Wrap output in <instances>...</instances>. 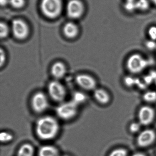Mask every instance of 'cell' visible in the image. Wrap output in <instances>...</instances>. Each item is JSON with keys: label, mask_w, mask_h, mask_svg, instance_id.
<instances>
[{"label": "cell", "mask_w": 156, "mask_h": 156, "mask_svg": "<svg viewBox=\"0 0 156 156\" xmlns=\"http://www.w3.org/2000/svg\"><path fill=\"white\" fill-rule=\"evenodd\" d=\"M146 46L147 49L150 50L156 49V41L150 39L146 43Z\"/></svg>", "instance_id": "4316f807"}, {"label": "cell", "mask_w": 156, "mask_h": 156, "mask_svg": "<svg viewBox=\"0 0 156 156\" xmlns=\"http://www.w3.org/2000/svg\"><path fill=\"white\" fill-rule=\"evenodd\" d=\"M84 12L83 4L79 0H70L67 5L68 16L72 19H77L81 16Z\"/></svg>", "instance_id": "9c48e42d"}, {"label": "cell", "mask_w": 156, "mask_h": 156, "mask_svg": "<svg viewBox=\"0 0 156 156\" xmlns=\"http://www.w3.org/2000/svg\"><path fill=\"white\" fill-rule=\"evenodd\" d=\"M125 8L129 12H132L136 9V0H126L125 4Z\"/></svg>", "instance_id": "7402d4cb"}, {"label": "cell", "mask_w": 156, "mask_h": 156, "mask_svg": "<svg viewBox=\"0 0 156 156\" xmlns=\"http://www.w3.org/2000/svg\"><path fill=\"white\" fill-rule=\"evenodd\" d=\"M35 131L37 135L42 140H51L55 138L59 132V123L53 116H43L36 122Z\"/></svg>", "instance_id": "6da1fadb"}, {"label": "cell", "mask_w": 156, "mask_h": 156, "mask_svg": "<svg viewBox=\"0 0 156 156\" xmlns=\"http://www.w3.org/2000/svg\"><path fill=\"white\" fill-rule=\"evenodd\" d=\"M78 105L72 101L62 102L56 109L58 116L63 119L68 120L74 118L78 113Z\"/></svg>", "instance_id": "277c9868"}, {"label": "cell", "mask_w": 156, "mask_h": 156, "mask_svg": "<svg viewBox=\"0 0 156 156\" xmlns=\"http://www.w3.org/2000/svg\"><path fill=\"white\" fill-rule=\"evenodd\" d=\"M151 1H152V2H153L156 5V0H151Z\"/></svg>", "instance_id": "1f68e13d"}, {"label": "cell", "mask_w": 156, "mask_h": 156, "mask_svg": "<svg viewBox=\"0 0 156 156\" xmlns=\"http://www.w3.org/2000/svg\"><path fill=\"white\" fill-rule=\"evenodd\" d=\"M40 8L42 13L47 17L56 18L62 11V2L61 0H42Z\"/></svg>", "instance_id": "7a4b0ae2"}, {"label": "cell", "mask_w": 156, "mask_h": 156, "mask_svg": "<svg viewBox=\"0 0 156 156\" xmlns=\"http://www.w3.org/2000/svg\"><path fill=\"white\" fill-rule=\"evenodd\" d=\"M64 35L69 38H74L78 34V28L74 23L69 22L67 23L63 27Z\"/></svg>", "instance_id": "5bb4252c"}, {"label": "cell", "mask_w": 156, "mask_h": 156, "mask_svg": "<svg viewBox=\"0 0 156 156\" xmlns=\"http://www.w3.org/2000/svg\"><path fill=\"white\" fill-rule=\"evenodd\" d=\"M136 82V81L135 79L132 77H127L125 79V83L129 86H132V85H133L134 84H135Z\"/></svg>", "instance_id": "f1b7e54d"}, {"label": "cell", "mask_w": 156, "mask_h": 156, "mask_svg": "<svg viewBox=\"0 0 156 156\" xmlns=\"http://www.w3.org/2000/svg\"><path fill=\"white\" fill-rule=\"evenodd\" d=\"M143 99L147 102L154 103L156 101V91H147L144 94Z\"/></svg>", "instance_id": "ac0fdd59"}, {"label": "cell", "mask_w": 156, "mask_h": 156, "mask_svg": "<svg viewBox=\"0 0 156 156\" xmlns=\"http://www.w3.org/2000/svg\"><path fill=\"white\" fill-rule=\"evenodd\" d=\"M155 138L154 132L151 129H146L140 133L137 138L138 145L141 147H147L153 143Z\"/></svg>", "instance_id": "8fae6325"}, {"label": "cell", "mask_w": 156, "mask_h": 156, "mask_svg": "<svg viewBox=\"0 0 156 156\" xmlns=\"http://www.w3.org/2000/svg\"><path fill=\"white\" fill-rule=\"evenodd\" d=\"M9 29L5 23H1L0 24V36L1 38H4L8 36Z\"/></svg>", "instance_id": "44dd1931"}, {"label": "cell", "mask_w": 156, "mask_h": 156, "mask_svg": "<svg viewBox=\"0 0 156 156\" xmlns=\"http://www.w3.org/2000/svg\"><path fill=\"white\" fill-rule=\"evenodd\" d=\"M49 105L48 99L45 94L38 92L34 94L31 100V105L34 111L40 113L45 111Z\"/></svg>", "instance_id": "8992f818"}, {"label": "cell", "mask_w": 156, "mask_h": 156, "mask_svg": "<svg viewBox=\"0 0 156 156\" xmlns=\"http://www.w3.org/2000/svg\"><path fill=\"white\" fill-rule=\"evenodd\" d=\"M136 9L144 11L148 9L149 6L148 0H137L136 1Z\"/></svg>", "instance_id": "d6986e66"}, {"label": "cell", "mask_w": 156, "mask_h": 156, "mask_svg": "<svg viewBox=\"0 0 156 156\" xmlns=\"http://www.w3.org/2000/svg\"><path fill=\"white\" fill-rule=\"evenodd\" d=\"M34 149L33 146L26 144L21 146L17 151L16 156H34Z\"/></svg>", "instance_id": "2e32d148"}, {"label": "cell", "mask_w": 156, "mask_h": 156, "mask_svg": "<svg viewBox=\"0 0 156 156\" xmlns=\"http://www.w3.org/2000/svg\"><path fill=\"white\" fill-rule=\"evenodd\" d=\"M9 3L13 7L15 8H20L24 6V0H9Z\"/></svg>", "instance_id": "603a6c76"}, {"label": "cell", "mask_w": 156, "mask_h": 156, "mask_svg": "<svg viewBox=\"0 0 156 156\" xmlns=\"http://www.w3.org/2000/svg\"><path fill=\"white\" fill-rule=\"evenodd\" d=\"M51 73L56 80H60L65 76L67 73L66 66L61 62L54 63L51 69Z\"/></svg>", "instance_id": "7c38bea8"}, {"label": "cell", "mask_w": 156, "mask_h": 156, "mask_svg": "<svg viewBox=\"0 0 156 156\" xmlns=\"http://www.w3.org/2000/svg\"><path fill=\"white\" fill-rule=\"evenodd\" d=\"M109 156H127V152L124 149H115L111 152Z\"/></svg>", "instance_id": "cb8c5ba5"}, {"label": "cell", "mask_w": 156, "mask_h": 156, "mask_svg": "<svg viewBox=\"0 0 156 156\" xmlns=\"http://www.w3.org/2000/svg\"><path fill=\"white\" fill-rule=\"evenodd\" d=\"M148 65V61L139 54L131 55L126 61L127 69L133 74L141 73L147 67Z\"/></svg>", "instance_id": "3957f363"}, {"label": "cell", "mask_w": 156, "mask_h": 156, "mask_svg": "<svg viewBox=\"0 0 156 156\" xmlns=\"http://www.w3.org/2000/svg\"><path fill=\"white\" fill-rule=\"evenodd\" d=\"M48 91L50 98L56 102L63 101L67 95L66 88L58 80L51 81L49 83Z\"/></svg>", "instance_id": "5b68a950"}, {"label": "cell", "mask_w": 156, "mask_h": 156, "mask_svg": "<svg viewBox=\"0 0 156 156\" xmlns=\"http://www.w3.org/2000/svg\"><path fill=\"white\" fill-rule=\"evenodd\" d=\"M148 34L151 40L156 41V27H151L148 30Z\"/></svg>", "instance_id": "d4e9b609"}, {"label": "cell", "mask_w": 156, "mask_h": 156, "mask_svg": "<svg viewBox=\"0 0 156 156\" xmlns=\"http://www.w3.org/2000/svg\"><path fill=\"white\" fill-rule=\"evenodd\" d=\"M13 138V135L9 132H3L0 134V140L2 143H6L11 142Z\"/></svg>", "instance_id": "ffe728a7"}, {"label": "cell", "mask_w": 156, "mask_h": 156, "mask_svg": "<svg viewBox=\"0 0 156 156\" xmlns=\"http://www.w3.org/2000/svg\"><path fill=\"white\" fill-rule=\"evenodd\" d=\"M139 122L142 125L147 126L152 123L155 116V112L149 105L142 106L138 113Z\"/></svg>", "instance_id": "ba28073f"}, {"label": "cell", "mask_w": 156, "mask_h": 156, "mask_svg": "<svg viewBox=\"0 0 156 156\" xmlns=\"http://www.w3.org/2000/svg\"><path fill=\"white\" fill-rule=\"evenodd\" d=\"M9 0H0V2L2 5H5L9 2Z\"/></svg>", "instance_id": "f546056e"}, {"label": "cell", "mask_w": 156, "mask_h": 156, "mask_svg": "<svg viewBox=\"0 0 156 156\" xmlns=\"http://www.w3.org/2000/svg\"><path fill=\"white\" fill-rule=\"evenodd\" d=\"M38 156H61L58 150L52 145L43 146L39 149Z\"/></svg>", "instance_id": "9a60e30c"}, {"label": "cell", "mask_w": 156, "mask_h": 156, "mask_svg": "<svg viewBox=\"0 0 156 156\" xmlns=\"http://www.w3.org/2000/svg\"><path fill=\"white\" fill-rule=\"evenodd\" d=\"M141 125L140 123L137 122L132 123L130 126V131L133 133L138 132L141 128Z\"/></svg>", "instance_id": "484cf974"}, {"label": "cell", "mask_w": 156, "mask_h": 156, "mask_svg": "<svg viewBox=\"0 0 156 156\" xmlns=\"http://www.w3.org/2000/svg\"><path fill=\"white\" fill-rule=\"evenodd\" d=\"M0 66L1 67L5 63V61H6V55H5V52L4 50L2 48H1V51H0Z\"/></svg>", "instance_id": "83f0119b"}, {"label": "cell", "mask_w": 156, "mask_h": 156, "mask_svg": "<svg viewBox=\"0 0 156 156\" xmlns=\"http://www.w3.org/2000/svg\"><path fill=\"white\" fill-rule=\"evenodd\" d=\"M93 95L95 100L102 105L107 104L111 101V96L109 93L102 88H96L94 90Z\"/></svg>", "instance_id": "4fadbf2b"}, {"label": "cell", "mask_w": 156, "mask_h": 156, "mask_svg": "<svg viewBox=\"0 0 156 156\" xmlns=\"http://www.w3.org/2000/svg\"><path fill=\"white\" fill-rule=\"evenodd\" d=\"M87 96L84 93L81 91H77L73 94L71 101L79 105L85 102Z\"/></svg>", "instance_id": "e0dca14e"}, {"label": "cell", "mask_w": 156, "mask_h": 156, "mask_svg": "<svg viewBox=\"0 0 156 156\" xmlns=\"http://www.w3.org/2000/svg\"><path fill=\"white\" fill-rule=\"evenodd\" d=\"M12 31L13 36L18 40L25 39L29 34L28 26L20 19H15L12 22Z\"/></svg>", "instance_id": "52a82bcc"}, {"label": "cell", "mask_w": 156, "mask_h": 156, "mask_svg": "<svg viewBox=\"0 0 156 156\" xmlns=\"http://www.w3.org/2000/svg\"><path fill=\"white\" fill-rule=\"evenodd\" d=\"M132 156H146L143 154H141V153H137V154H135Z\"/></svg>", "instance_id": "4dcf8cb0"}, {"label": "cell", "mask_w": 156, "mask_h": 156, "mask_svg": "<svg viewBox=\"0 0 156 156\" xmlns=\"http://www.w3.org/2000/svg\"><path fill=\"white\" fill-rule=\"evenodd\" d=\"M69 156L67 155H63V156Z\"/></svg>", "instance_id": "d6a6232c"}, {"label": "cell", "mask_w": 156, "mask_h": 156, "mask_svg": "<svg viewBox=\"0 0 156 156\" xmlns=\"http://www.w3.org/2000/svg\"><path fill=\"white\" fill-rule=\"evenodd\" d=\"M76 83L82 89L86 90H92L96 89V81L90 75L82 74L78 75L75 78Z\"/></svg>", "instance_id": "30bf717a"}]
</instances>
